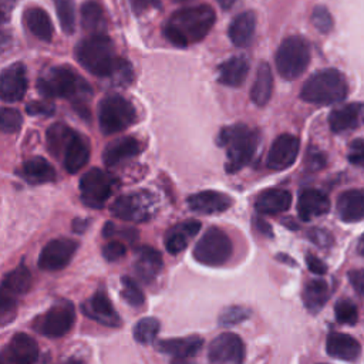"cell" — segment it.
<instances>
[{"label":"cell","mask_w":364,"mask_h":364,"mask_svg":"<svg viewBox=\"0 0 364 364\" xmlns=\"http://www.w3.org/2000/svg\"><path fill=\"white\" fill-rule=\"evenodd\" d=\"M81 26L90 34H104L107 30L105 10L97 0H87L81 6Z\"/></svg>","instance_id":"obj_31"},{"label":"cell","mask_w":364,"mask_h":364,"mask_svg":"<svg viewBox=\"0 0 364 364\" xmlns=\"http://www.w3.org/2000/svg\"><path fill=\"white\" fill-rule=\"evenodd\" d=\"M208 357L215 364H242L245 344L235 333H222L209 344Z\"/></svg>","instance_id":"obj_12"},{"label":"cell","mask_w":364,"mask_h":364,"mask_svg":"<svg viewBox=\"0 0 364 364\" xmlns=\"http://www.w3.org/2000/svg\"><path fill=\"white\" fill-rule=\"evenodd\" d=\"M63 364H84V361L77 360V358H70V360H67V361L63 363Z\"/></svg>","instance_id":"obj_59"},{"label":"cell","mask_w":364,"mask_h":364,"mask_svg":"<svg viewBox=\"0 0 364 364\" xmlns=\"http://www.w3.org/2000/svg\"><path fill=\"white\" fill-rule=\"evenodd\" d=\"M249 73V60L245 55H235L219 65L218 81L223 85L239 87L245 82Z\"/></svg>","instance_id":"obj_29"},{"label":"cell","mask_w":364,"mask_h":364,"mask_svg":"<svg viewBox=\"0 0 364 364\" xmlns=\"http://www.w3.org/2000/svg\"><path fill=\"white\" fill-rule=\"evenodd\" d=\"M23 178L33 185L53 182L55 179V169L53 165L41 156L27 159L21 166Z\"/></svg>","instance_id":"obj_32"},{"label":"cell","mask_w":364,"mask_h":364,"mask_svg":"<svg viewBox=\"0 0 364 364\" xmlns=\"http://www.w3.org/2000/svg\"><path fill=\"white\" fill-rule=\"evenodd\" d=\"M255 226H256V229L260 232V233H263V235H266V236H272V229H270V226H269V223L267 222H264V220H262V219H255Z\"/></svg>","instance_id":"obj_55"},{"label":"cell","mask_w":364,"mask_h":364,"mask_svg":"<svg viewBox=\"0 0 364 364\" xmlns=\"http://www.w3.org/2000/svg\"><path fill=\"white\" fill-rule=\"evenodd\" d=\"M203 346V340L198 336H188L183 338H166L156 343V350L176 358L193 357Z\"/></svg>","instance_id":"obj_26"},{"label":"cell","mask_w":364,"mask_h":364,"mask_svg":"<svg viewBox=\"0 0 364 364\" xmlns=\"http://www.w3.org/2000/svg\"><path fill=\"white\" fill-rule=\"evenodd\" d=\"M136 119L134 105L118 94L104 97L98 104L100 129L105 135L117 134L132 125Z\"/></svg>","instance_id":"obj_5"},{"label":"cell","mask_w":364,"mask_h":364,"mask_svg":"<svg viewBox=\"0 0 364 364\" xmlns=\"http://www.w3.org/2000/svg\"><path fill=\"white\" fill-rule=\"evenodd\" d=\"M357 252H358L361 256H364V233H363V236H361V237H360V240H358Z\"/></svg>","instance_id":"obj_58"},{"label":"cell","mask_w":364,"mask_h":364,"mask_svg":"<svg viewBox=\"0 0 364 364\" xmlns=\"http://www.w3.org/2000/svg\"><path fill=\"white\" fill-rule=\"evenodd\" d=\"M131 1V7H132V11L135 14H144L146 13L148 10L151 9H158L161 7V3L159 0H129Z\"/></svg>","instance_id":"obj_50"},{"label":"cell","mask_w":364,"mask_h":364,"mask_svg":"<svg viewBox=\"0 0 364 364\" xmlns=\"http://www.w3.org/2000/svg\"><path fill=\"white\" fill-rule=\"evenodd\" d=\"M161 328L159 321L155 317H144L134 326V338L141 344H151Z\"/></svg>","instance_id":"obj_38"},{"label":"cell","mask_w":364,"mask_h":364,"mask_svg":"<svg viewBox=\"0 0 364 364\" xmlns=\"http://www.w3.org/2000/svg\"><path fill=\"white\" fill-rule=\"evenodd\" d=\"M16 313V301L11 294L1 291L0 296V314H1V324H6L9 320L14 317Z\"/></svg>","instance_id":"obj_45"},{"label":"cell","mask_w":364,"mask_h":364,"mask_svg":"<svg viewBox=\"0 0 364 364\" xmlns=\"http://www.w3.org/2000/svg\"><path fill=\"white\" fill-rule=\"evenodd\" d=\"M291 205V193L286 189H267L262 192L256 202L255 208L262 215H277L287 210Z\"/></svg>","instance_id":"obj_24"},{"label":"cell","mask_w":364,"mask_h":364,"mask_svg":"<svg viewBox=\"0 0 364 364\" xmlns=\"http://www.w3.org/2000/svg\"><path fill=\"white\" fill-rule=\"evenodd\" d=\"M310 63L309 43L299 37L290 36L282 41L276 53V68L286 80L300 77Z\"/></svg>","instance_id":"obj_6"},{"label":"cell","mask_w":364,"mask_h":364,"mask_svg":"<svg viewBox=\"0 0 364 364\" xmlns=\"http://www.w3.org/2000/svg\"><path fill=\"white\" fill-rule=\"evenodd\" d=\"M311 21H313L314 27L321 33H328L333 27V18H331L328 10L321 6H318L313 10Z\"/></svg>","instance_id":"obj_44"},{"label":"cell","mask_w":364,"mask_h":364,"mask_svg":"<svg viewBox=\"0 0 364 364\" xmlns=\"http://www.w3.org/2000/svg\"><path fill=\"white\" fill-rule=\"evenodd\" d=\"M162 267L161 253L151 246H141L136 249L135 272L145 283L152 282Z\"/></svg>","instance_id":"obj_28"},{"label":"cell","mask_w":364,"mask_h":364,"mask_svg":"<svg viewBox=\"0 0 364 364\" xmlns=\"http://www.w3.org/2000/svg\"><path fill=\"white\" fill-rule=\"evenodd\" d=\"M216 1H218L219 6H220L222 9H225V10L230 9V7L236 3V0H216Z\"/></svg>","instance_id":"obj_57"},{"label":"cell","mask_w":364,"mask_h":364,"mask_svg":"<svg viewBox=\"0 0 364 364\" xmlns=\"http://www.w3.org/2000/svg\"><path fill=\"white\" fill-rule=\"evenodd\" d=\"M27 71L24 64L16 63L3 70L0 77V95L6 102L23 100L27 91Z\"/></svg>","instance_id":"obj_15"},{"label":"cell","mask_w":364,"mask_h":364,"mask_svg":"<svg viewBox=\"0 0 364 364\" xmlns=\"http://www.w3.org/2000/svg\"><path fill=\"white\" fill-rule=\"evenodd\" d=\"M88 225H90V220H88V219H75V220L73 222V230H74L75 233H84V232L87 230Z\"/></svg>","instance_id":"obj_54"},{"label":"cell","mask_w":364,"mask_h":364,"mask_svg":"<svg viewBox=\"0 0 364 364\" xmlns=\"http://www.w3.org/2000/svg\"><path fill=\"white\" fill-rule=\"evenodd\" d=\"M75 131L64 124H54L47 129V148L54 158L63 156V152Z\"/></svg>","instance_id":"obj_37"},{"label":"cell","mask_w":364,"mask_h":364,"mask_svg":"<svg viewBox=\"0 0 364 364\" xmlns=\"http://www.w3.org/2000/svg\"><path fill=\"white\" fill-rule=\"evenodd\" d=\"M348 161L360 168H364V141L355 139L348 148Z\"/></svg>","instance_id":"obj_47"},{"label":"cell","mask_w":364,"mask_h":364,"mask_svg":"<svg viewBox=\"0 0 364 364\" xmlns=\"http://www.w3.org/2000/svg\"><path fill=\"white\" fill-rule=\"evenodd\" d=\"M300 149V141L291 134L279 135L267 154L266 164L273 171H283L293 165Z\"/></svg>","instance_id":"obj_14"},{"label":"cell","mask_w":364,"mask_h":364,"mask_svg":"<svg viewBox=\"0 0 364 364\" xmlns=\"http://www.w3.org/2000/svg\"><path fill=\"white\" fill-rule=\"evenodd\" d=\"M23 124V117L20 114V111L14 109V108H7L4 107L1 109L0 114V127L3 132L11 134V132H17L20 129Z\"/></svg>","instance_id":"obj_43"},{"label":"cell","mask_w":364,"mask_h":364,"mask_svg":"<svg viewBox=\"0 0 364 364\" xmlns=\"http://www.w3.org/2000/svg\"><path fill=\"white\" fill-rule=\"evenodd\" d=\"M175 1H186V0H175Z\"/></svg>","instance_id":"obj_60"},{"label":"cell","mask_w":364,"mask_h":364,"mask_svg":"<svg viewBox=\"0 0 364 364\" xmlns=\"http://www.w3.org/2000/svg\"><path fill=\"white\" fill-rule=\"evenodd\" d=\"M60 26L67 33L71 34L75 27V6L74 0H53Z\"/></svg>","instance_id":"obj_39"},{"label":"cell","mask_w":364,"mask_h":364,"mask_svg":"<svg viewBox=\"0 0 364 364\" xmlns=\"http://www.w3.org/2000/svg\"><path fill=\"white\" fill-rule=\"evenodd\" d=\"M347 94L348 85L346 77L334 68H326L309 77L301 87L300 97L306 102L328 105L343 101Z\"/></svg>","instance_id":"obj_4"},{"label":"cell","mask_w":364,"mask_h":364,"mask_svg":"<svg viewBox=\"0 0 364 364\" xmlns=\"http://www.w3.org/2000/svg\"><path fill=\"white\" fill-rule=\"evenodd\" d=\"M31 283H33V279L28 267L24 264H20L14 270L4 274L3 283H1V291L9 293L11 296L24 294L30 290Z\"/></svg>","instance_id":"obj_35"},{"label":"cell","mask_w":364,"mask_h":364,"mask_svg":"<svg viewBox=\"0 0 364 364\" xmlns=\"http://www.w3.org/2000/svg\"><path fill=\"white\" fill-rule=\"evenodd\" d=\"M17 0H1V7H3V14H4V18H6V13H7V10H10L13 6H14V3H16Z\"/></svg>","instance_id":"obj_56"},{"label":"cell","mask_w":364,"mask_h":364,"mask_svg":"<svg viewBox=\"0 0 364 364\" xmlns=\"http://www.w3.org/2000/svg\"><path fill=\"white\" fill-rule=\"evenodd\" d=\"M4 357L10 364H34L38 358V347L33 337L17 333L4 348Z\"/></svg>","instance_id":"obj_17"},{"label":"cell","mask_w":364,"mask_h":364,"mask_svg":"<svg viewBox=\"0 0 364 364\" xmlns=\"http://www.w3.org/2000/svg\"><path fill=\"white\" fill-rule=\"evenodd\" d=\"M200 229V222L195 220V219H189L185 220L182 223H178L175 226H172L164 237V243L166 250L171 255H178L182 250L186 249L188 242L199 232Z\"/></svg>","instance_id":"obj_21"},{"label":"cell","mask_w":364,"mask_h":364,"mask_svg":"<svg viewBox=\"0 0 364 364\" xmlns=\"http://www.w3.org/2000/svg\"><path fill=\"white\" fill-rule=\"evenodd\" d=\"M54 105L51 102H46V101H31L30 104H27L26 111L30 115H46L50 117L54 114Z\"/></svg>","instance_id":"obj_48"},{"label":"cell","mask_w":364,"mask_h":364,"mask_svg":"<svg viewBox=\"0 0 364 364\" xmlns=\"http://www.w3.org/2000/svg\"><path fill=\"white\" fill-rule=\"evenodd\" d=\"M78 243L67 237L50 240L38 256V267L48 272L64 269L73 259Z\"/></svg>","instance_id":"obj_13"},{"label":"cell","mask_w":364,"mask_h":364,"mask_svg":"<svg viewBox=\"0 0 364 364\" xmlns=\"http://www.w3.org/2000/svg\"><path fill=\"white\" fill-rule=\"evenodd\" d=\"M309 237L311 242H314L320 247H328L333 243L331 235L324 229H311L309 230Z\"/></svg>","instance_id":"obj_49"},{"label":"cell","mask_w":364,"mask_h":364,"mask_svg":"<svg viewBox=\"0 0 364 364\" xmlns=\"http://www.w3.org/2000/svg\"><path fill=\"white\" fill-rule=\"evenodd\" d=\"M82 313L91 320L107 326V327H119L121 318L115 309L111 304L107 293L104 290L95 291L90 299H87L82 306Z\"/></svg>","instance_id":"obj_16"},{"label":"cell","mask_w":364,"mask_h":364,"mask_svg":"<svg viewBox=\"0 0 364 364\" xmlns=\"http://www.w3.org/2000/svg\"><path fill=\"white\" fill-rule=\"evenodd\" d=\"M141 149H142V145L136 138L134 136L118 138L105 146L102 152V161L107 166H114L128 158L138 155Z\"/></svg>","instance_id":"obj_23"},{"label":"cell","mask_w":364,"mask_h":364,"mask_svg":"<svg viewBox=\"0 0 364 364\" xmlns=\"http://www.w3.org/2000/svg\"><path fill=\"white\" fill-rule=\"evenodd\" d=\"M348 279L357 293L364 296V270H351L348 273Z\"/></svg>","instance_id":"obj_52"},{"label":"cell","mask_w":364,"mask_h":364,"mask_svg":"<svg viewBox=\"0 0 364 364\" xmlns=\"http://www.w3.org/2000/svg\"><path fill=\"white\" fill-rule=\"evenodd\" d=\"M121 296L132 307H141L145 301L144 293L139 290L136 283L128 276L121 277Z\"/></svg>","instance_id":"obj_40"},{"label":"cell","mask_w":364,"mask_h":364,"mask_svg":"<svg viewBox=\"0 0 364 364\" xmlns=\"http://www.w3.org/2000/svg\"><path fill=\"white\" fill-rule=\"evenodd\" d=\"M74 320H75L74 304L68 300H63L55 303L41 317H38L34 323V327L40 334L55 338L67 334L71 330Z\"/></svg>","instance_id":"obj_11"},{"label":"cell","mask_w":364,"mask_h":364,"mask_svg":"<svg viewBox=\"0 0 364 364\" xmlns=\"http://www.w3.org/2000/svg\"><path fill=\"white\" fill-rule=\"evenodd\" d=\"M327 354L343 361H354L358 358L360 343L346 333H330L326 340Z\"/></svg>","instance_id":"obj_22"},{"label":"cell","mask_w":364,"mask_h":364,"mask_svg":"<svg viewBox=\"0 0 364 364\" xmlns=\"http://www.w3.org/2000/svg\"><path fill=\"white\" fill-rule=\"evenodd\" d=\"M232 242L219 228H209L193 247L196 262L206 266H222L232 256Z\"/></svg>","instance_id":"obj_8"},{"label":"cell","mask_w":364,"mask_h":364,"mask_svg":"<svg viewBox=\"0 0 364 364\" xmlns=\"http://www.w3.org/2000/svg\"><path fill=\"white\" fill-rule=\"evenodd\" d=\"M88 158H90V148L87 142L80 134L74 132L61 156L65 171L70 173L78 172L88 162Z\"/></svg>","instance_id":"obj_25"},{"label":"cell","mask_w":364,"mask_h":364,"mask_svg":"<svg viewBox=\"0 0 364 364\" xmlns=\"http://www.w3.org/2000/svg\"><path fill=\"white\" fill-rule=\"evenodd\" d=\"M38 92L44 97H73L80 92H88L90 87L70 67H54L37 82Z\"/></svg>","instance_id":"obj_7"},{"label":"cell","mask_w":364,"mask_h":364,"mask_svg":"<svg viewBox=\"0 0 364 364\" xmlns=\"http://www.w3.org/2000/svg\"><path fill=\"white\" fill-rule=\"evenodd\" d=\"M215 11L208 4L185 7L175 11L164 27V36L176 47L200 41L213 27Z\"/></svg>","instance_id":"obj_1"},{"label":"cell","mask_w":364,"mask_h":364,"mask_svg":"<svg viewBox=\"0 0 364 364\" xmlns=\"http://www.w3.org/2000/svg\"><path fill=\"white\" fill-rule=\"evenodd\" d=\"M272 91H273L272 68L267 63H260L253 87L250 90V98L256 105L263 107L269 102L272 97Z\"/></svg>","instance_id":"obj_34"},{"label":"cell","mask_w":364,"mask_h":364,"mask_svg":"<svg viewBox=\"0 0 364 364\" xmlns=\"http://www.w3.org/2000/svg\"><path fill=\"white\" fill-rule=\"evenodd\" d=\"M111 213L128 222H146L156 213V198L146 191L121 195L111 205Z\"/></svg>","instance_id":"obj_9"},{"label":"cell","mask_w":364,"mask_h":364,"mask_svg":"<svg viewBox=\"0 0 364 364\" xmlns=\"http://www.w3.org/2000/svg\"><path fill=\"white\" fill-rule=\"evenodd\" d=\"M334 314L340 323L348 324V326H354L358 320V311H357L355 304L346 299H341L336 303Z\"/></svg>","instance_id":"obj_41"},{"label":"cell","mask_w":364,"mask_h":364,"mask_svg":"<svg viewBox=\"0 0 364 364\" xmlns=\"http://www.w3.org/2000/svg\"><path fill=\"white\" fill-rule=\"evenodd\" d=\"M24 23L28 31L41 41H50L53 37V24L50 16L41 7H28L24 13Z\"/></svg>","instance_id":"obj_33"},{"label":"cell","mask_w":364,"mask_h":364,"mask_svg":"<svg viewBox=\"0 0 364 364\" xmlns=\"http://www.w3.org/2000/svg\"><path fill=\"white\" fill-rule=\"evenodd\" d=\"M77 61L97 77H111L119 57L115 55L114 44L105 34H91L75 47Z\"/></svg>","instance_id":"obj_3"},{"label":"cell","mask_w":364,"mask_h":364,"mask_svg":"<svg viewBox=\"0 0 364 364\" xmlns=\"http://www.w3.org/2000/svg\"><path fill=\"white\" fill-rule=\"evenodd\" d=\"M306 263L310 272H313L314 274H324L327 272V266L323 260H320L317 256L314 255H307L306 256Z\"/></svg>","instance_id":"obj_51"},{"label":"cell","mask_w":364,"mask_h":364,"mask_svg":"<svg viewBox=\"0 0 364 364\" xmlns=\"http://www.w3.org/2000/svg\"><path fill=\"white\" fill-rule=\"evenodd\" d=\"M324 156L323 154L320 152H314V154H310L309 155V161H307V165L311 168V169H318L324 165Z\"/></svg>","instance_id":"obj_53"},{"label":"cell","mask_w":364,"mask_h":364,"mask_svg":"<svg viewBox=\"0 0 364 364\" xmlns=\"http://www.w3.org/2000/svg\"><path fill=\"white\" fill-rule=\"evenodd\" d=\"M191 210L202 215L222 213L232 206V198L218 191H202L188 198Z\"/></svg>","instance_id":"obj_18"},{"label":"cell","mask_w":364,"mask_h":364,"mask_svg":"<svg viewBox=\"0 0 364 364\" xmlns=\"http://www.w3.org/2000/svg\"><path fill=\"white\" fill-rule=\"evenodd\" d=\"M256 30V16L253 11L246 10L237 14L228 30L230 41L236 47H246L252 43Z\"/></svg>","instance_id":"obj_27"},{"label":"cell","mask_w":364,"mask_h":364,"mask_svg":"<svg viewBox=\"0 0 364 364\" xmlns=\"http://www.w3.org/2000/svg\"><path fill=\"white\" fill-rule=\"evenodd\" d=\"M330 296L328 286L321 279L310 280L303 290V301L310 313H318L327 303Z\"/></svg>","instance_id":"obj_36"},{"label":"cell","mask_w":364,"mask_h":364,"mask_svg":"<svg viewBox=\"0 0 364 364\" xmlns=\"http://www.w3.org/2000/svg\"><path fill=\"white\" fill-rule=\"evenodd\" d=\"M218 144L226 148L225 171L235 173L252 161L259 145V132L243 124L230 125L220 131Z\"/></svg>","instance_id":"obj_2"},{"label":"cell","mask_w":364,"mask_h":364,"mask_svg":"<svg viewBox=\"0 0 364 364\" xmlns=\"http://www.w3.org/2000/svg\"><path fill=\"white\" fill-rule=\"evenodd\" d=\"M114 188V178L102 169L92 168L80 179L81 200L90 208L101 209Z\"/></svg>","instance_id":"obj_10"},{"label":"cell","mask_w":364,"mask_h":364,"mask_svg":"<svg viewBox=\"0 0 364 364\" xmlns=\"http://www.w3.org/2000/svg\"><path fill=\"white\" fill-rule=\"evenodd\" d=\"M249 316H250L249 309H246L243 306H230L220 313L219 324L223 327L236 326V324L245 321L246 318H249Z\"/></svg>","instance_id":"obj_42"},{"label":"cell","mask_w":364,"mask_h":364,"mask_svg":"<svg viewBox=\"0 0 364 364\" xmlns=\"http://www.w3.org/2000/svg\"><path fill=\"white\" fill-rule=\"evenodd\" d=\"M337 213L341 220L353 223L364 219V189L344 191L337 199Z\"/></svg>","instance_id":"obj_20"},{"label":"cell","mask_w":364,"mask_h":364,"mask_svg":"<svg viewBox=\"0 0 364 364\" xmlns=\"http://www.w3.org/2000/svg\"><path fill=\"white\" fill-rule=\"evenodd\" d=\"M330 210V200L326 193L318 189L307 188L303 189L297 200V212L303 220H311L326 215Z\"/></svg>","instance_id":"obj_19"},{"label":"cell","mask_w":364,"mask_h":364,"mask_svg":"<svg viewBox=\"0 0 364 364\" xmlns=\"http://www.w3.org/2000/svg\"><path fill=\"white\" fill-rule=\"evenodd\" d=\"M363 112L361 104H346L331 111L328 117V125L333 132H344L354 129L360 124Z\"/></svg>","instance_id":"obj_30"},{"label":"cell","mask_w":364,"mask_h":364,"mask_svg":"<svg viewBox=\"0 0 364 364\" xmlns=\"http://www.w3.org/2000/svg\"><path fill=\"white\" fill-rule=\"evenodd\" d=\"M127 252V247L124 243L121 242H109L107 243L104 247H102V256L105 260L108 262H115V260H119Z\"/></svg>","instance_id":"obj_46"}]
</instances>
